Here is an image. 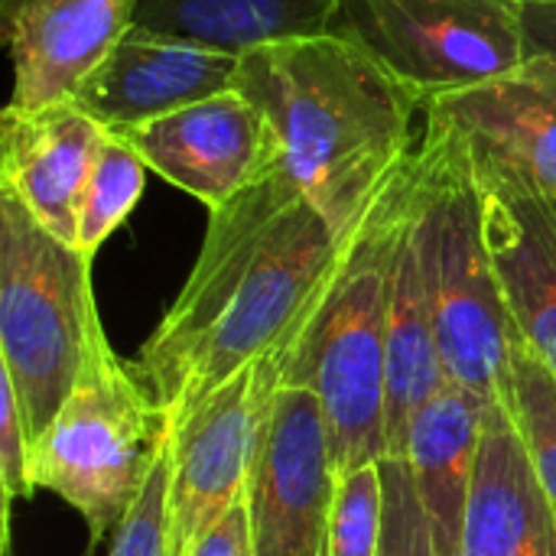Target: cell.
I'll list each match as a JSON object with an SVG mask.
<instances>
[{
	"label": "cell",
	"mask_w": 556,
	"mask_h": 556,
	"mask_svg": "<svg viewBox=\"0 0 556 556\" xmlns=\"http://www.w3.org/2000/svg\"><path fill=\"white\" fill-rule=\"evenodd\" d=\"M345 248L283 169L208 212L182 290L130 362L169 437L244 365L309 329Z\"/></svg>",
	"instance_id": "obj_1"
},
{
	"label": "cell",
	"mask_w": 556,
	"mask_h": 556,
	"mask_svg": "<svg viewBox=\"0 0 556 556\" xmlns=\"http://www.w3.org/2000/svg\"><path fill=\"white\" fill-rule=\"evenodd\" d=\"M238 88L267 114L280 169L339 238H352L414 156L424 98L339 36L241 52Z\"/></svg>",
	"instance_id": "obj_2"
},
{
	"label": "cell",
	"mask_w": 556,
	"mask_h": 556,
	"mask_svg": "<svg viewBox=\"0 0 556 556\" xmlns=\"http://www.w3.org/2000/svg\"><path fill=\"white\" fill-rule=\"evenodd\" d=\"M414 166L410 231L446 375L485 404L508 407L518 326L485 238L472 163L446 127L427 121Z\"/></svg>",
	"instance_id": "obj_3"
},
{
	"label": "cell",
	"mask_w": 556,
	"mask_h": 556,
	"mask_svg": "<svg viewBox=\"0 0 556 556\" xmlns=\"http://www.w3.org/2000/svg\"><path fill=\"white\" fill-rule=\"evenodd\" d=\"M414 156L349 238L332 287L287 375V381L316 391L339 476L388 459L391 261L410 212Z\"/></svg>",
	"instance_id": "obj_4"
},
{
	"label": "cell",
	"mask_w": 556,
	"mask_h": 556,
	"mask_svg": "<svg viewBox=\"0 0 556 556\" xmlns=\"http://www.w3.org/2000/svg\"><path fill=\"white\" fill-rule=\"evenodd\" d=\"M101 332L91 257L49 235L0 189V368L29 446L68 401Z\"/></svg>",
	"instance_id": "obj_5"
},
{
	"label": "cell",
	"mask_w": 556,
	"mask_h": 556,
	"mask_svg": "<svg viewBox=\"0 0 556 556\" xmlns=\"http://www.w3.org/2000/svg\"><path fill=\"white\" fill-rule=\"evenodd\" d=\"M166 450V410L101 332L68 401L29 446V476L81 515L98 547L117 534Z\"/></svg>",
	"instance_id": "obj_6"
},
{
	"label": "cell",
	"mask_w": 556,
	"mask_h": 556,
	"mask_svg": "<svg viewBox=\"0 0 556 556\" xmlns=\"http://www.w3.org/2000/svg\"><path fill=\"white\" fill-rule=\"evenodd\" d=\"M329 36L365 49L424 108L531 59L518 0H336Z\"/></svg>",
	"instance_id": "obj_7"
},
{
	"label": "cell",
	"mask_w": 556,
	"mask_h": 556,
	"mask_svg": "<svg viewBox=\"0 0 556 556\" xmlns=\"http://www.w3.org/2000/svg\"><path fill=\"white\" fill-rule=\"evenodd\" d=\"M306 332L309 329L290 336L274 352L244 365L169 437V556H186L231 505L244 498L264 414L287 381Z\"/></svg>",
	"instance_id": "obj_8"
},
{
	"label": "cell",
	"mask_w": 556,
	"mask_h": 556,
	"mask_svg": "<svg viewBox=\"0 0 556 556\" xmlns=\"http://www.w3.org/2000/svg\"><path fill=\"white\" fill-rule=\"evenodd\" d=\"M336 489L323 404L309 384L283 381L264 414L248 472L254 556H329Z\"/></svg>",
	"instance_id": "obj_9"
},
{
	"label": "cell",
	"mask_w": 556,
	"mask_h": 556,
	"mask_svg": "<svg viewBox=\"0 0 556 556\" xmlns=\"http://www.w3.org/2000/svg\"><path fill=\"white\" fill-rule=\"evenodd\" d=\"M424 114L463 143L482 186L556 202V59L531 55L502 78L433 98Z\"/></svg>",
	"instance_id": "obj_10"
},
{
	"label": "cell",
	"mask_w": 556,
	"mask_h": 556,
	"mask_svg": "<svg viewBox=\"0 0 556 556\" xmlns=\"http://www.w3.org/2000/svg\"><path fill=\"white\" fill-rule=\"evenodd\" d=\"M111 134L124 137L160 179L208 212L280 169V140L241 88Z\"/></svg>",
	"instance_id": "obj_11"
},
{
	"label": "cell",
	"mask_w": 556,
	"mask_h": 556,
	"mask_svg": "<svg viewBox=\"0 0 556 556\" xmlns=\"http://www.w3.org/2000/svg\"><path fill=\"white\" fill-rule=\"evenodd\" d=\"M241 52L130 26L72 101L104 130H127L238 88Z\"/></svg>",
	"instance_id": "obj_12"
},
{
	"label": "cell",
	"mask_w": 556,
	"mask_h": 556,
	"mask_svg": "<svg viewBox=\"0 0 556 556\" xmlns=\"http://www.w3.org/2000/svg\"><path fill=\"white\" fill-rule=\"evenodd\" d=\"M143 0H0L13 65L10 111L72 101L75 88L137 23Z\"/></svg>",
	"instance_id": "obj_13"
},
{
	"label": "cell",
	"mask_w": 556,
	"mask_h": 556,
	"mask_svg": "<svg viewBox=\"0 0 556 556\" xmlns=\"http://www.w3.org/2000/svg\"><path fill=\"white\" fill-rule=\"evenodd\" d=\"M108 130L75 101L0 114V189L59 241L78 238V202Z\"/></svg>",
	"instance_id": "obj_14"
},
{
	"label": "cell",
	"mask_w": 556,
	"mask_h": 556,
	"mask_svg": "<svg viewBox=\"0 0 556 556\" xmlns=\"http://www.w3.org/2000/svg\"><path fill=\"white\" fill-rule=\"evenodd\" d=\"M459 556H556V511L505 404L482 420Z\"/></svg>",
	"instance_id": "obj_15"
},
{
	"label": "cell",
	"mask_w": 556,
	"mask_h": 556,
	"mask_svg": "<svg viewBox=\"0 0 556 556\" xmlns=\"http://www.w3.org/2000/svg\"><path fill=\"white\" fill-rule=\"evenodd\" d=\"M479 192L518 336L556 378V205L482 182Z\"/></svg>",
	"instance_id": "obj_16"
},
{
	"label": "cell",
	"mask_w": 556,
	"mask_h": 556,
	"mask_svg": "<svg viewBox=\"0 0 556 556\" xmlns=\"http://www.w3.org/2000/svg\"><path fill=\"white\" fill-rule=\"evenodd\" d=\"M485 407L489 404L482 397L450 381L420 407L407 433L404 459L410 466L437 556H459Z\"/></svg>",
	"instance_id": "obj_17"
},
{
	"label": "cell",
	"mask_w": 556,
	"mask_h": 556,
	"mask_svg": "<svg viewBox=\"0 0 556 556\" xmlns=\"http://www.w3.org/2000/svg\"><path fill=\"white\" fill-rule=\"evenodd\" d=\"M417 179V166H414ZM414 205V195H410ZM450 384L427 290L420 280L410 212L391 261V306H388V459H404L407 433L420 407Z\"/></svg>",
	"instance_id": "obj_18"
},
{
	"label": "cell",
	"mask_w": 556,
	"mask_h": 556,
	"mask_svg": "<svg viewBox=\"0 0 556 556\" xmlns=\"http://www.w3.org/2000/svg\"><path fill=\"white\" fill-rule=\"evenodd\" d=\"M336 0H143L137 26L248 52L270 42L326 36Z\"/></svg>",
	"instance_id": "obj_19"
},
{
	"label": "cell",
	"mask_w": 556,
	"mask_h": 556,
	"mask_svg": "<svg viewBox=\"0 0 556 556\" xmlns=\"http://www.w3.org/2000/svg\"><path fill=\"white\" fill-rule=\"evenodd\" d=\"M147 163L140 153L117 134L108 130L91 176L85 182L81 202H78V238L75 248L94 261L98 248L130 218L137 208L143 186H147Z\"/></svg>",
	"instance_id": "obj_20"
},
{
	"label": "cell",
	"mask_w": 556,
	"mask_h": 556,
	"mask_svg": "<svg viewBox=\"0 0 556 556\" xmlns=\"http://www.w3.org/2000/svg\"><path fill=\"white\" fill-rule=\"evenodd\" d=\"M531 466L556 511V378L521 342L511 355V404H508Z\"/></svg>",
	"instance_id": "obj_21"
},
{
	"label": "cell",
	"mask_w": 556,
	"mask_h": 556,
	"mask_svg": "<svg viewBox=\"0 0 556 556\" xmlns=\"http://www.w3.org/2000/svg\"><path fill=\"white\" fill-rule=\"evenodd\" d=\"M381 541L384 472L381 463H368L339 476L329 518V556H381Z\"/></svg>",
	"instance_id": "obj_22"
},
{
	"label": "cell",
	"mask_w": 556,
	"mask_h": 556,
	"mask_svg": "<svg viewBox=\"0 0 556 556\" xmlns=\"http://www.w3.org/2000/svg\"><path fill=\"white\" fill-rule=\"evenodd\" d=\"M384 541L381 556H437L407 459H384Z\"/></svg>",
	"instance_id": "obj_23"
},
{
	"label": "cell",
	"mask_w": 556,
	"mask_h": 556,
	"mask_svg": "<svg viewBox=\"0 0 556 556\" xmlns=\"http://www.w3.org/2000/svg\"><path fill=\"white\" fill-rule=\"evenodd\" d=\"M36 492L29 476V437L16 407V394L10 378L0 368V541L3 556H10V515L16 498H29Z\"/></svg>",
	"instance_id": "obj_24"
},
{
	"label": "cell",
	"mask_w": 556,
	"mask_h": 556,
	"mask_svg": "<svg viewBox=\"0 0 556 556\" xmlns=\"http://www.w3.org/2000/svg\"><path fill=\"white\" fill-rule=\"evenodd\" d=\"M166 531H169V450L160 456L143 495L121 521L108 556H169Z\"/></svg>",
	"instance_id": "obj_25"
},
{
	"label": "cell",
	"mask_w": 556,
	"mask_h": 556,
	"mask_svg": "<svg viewBox=\"0 0 556 556\" xmlns=\"http://www.w3.org/2000/svg\"><path fill=\"white\" fill-rule=\"evenodd\" d=\"M186 556H254V538H251V515L248 502L241 498L231 505L189 551Z\"/></svg>",
	"instance_id": "obj_26"
},
{
	"label": "cell",
	"mask_w": 556,
	"mask_h": 556,
	"mask_svg": "<svg viewBox=\"0 0 556 556\" xmlns=\"http://www.w3.org/2000/svg\"><path fill=\"white\" fill-rule=\"evenodd\" d=\"M531 55L556 59V3H521Z\"/></svg>",
	"instance_id": "obj_27"
},
{
	"label": "cell",
	"mask_w": 556,
	"mask_h": 556,
	"mask_svg": "<svg viewBox=\"0 0 556 556\" xmlns=\"http://www.w3.org/2000/svg\"><path fill=\"white\" fill-rule=\"evenodd\" d=\"M518 3H556V0H518Z\"/></svg>",
	"instance_id": "obj_28"
},
{
	"label": "cell",
	"mask_w": 556,
	"mask_h": 556,
	"mask_svg": "<svg viewBox=\"0 0 556 556\" xmlns=\"http://www.w3.org/2000/svg\"><path fill=\"white\" fill-rule=\"evenodd\" d=\"M547 202H551V199H547ZM554 205H556V202H554Z\"/></svg>",
	"instance_id": "obj_29"
}]
</instances>
